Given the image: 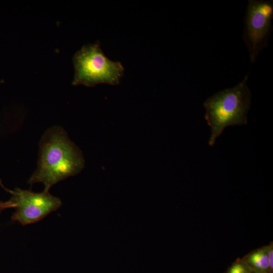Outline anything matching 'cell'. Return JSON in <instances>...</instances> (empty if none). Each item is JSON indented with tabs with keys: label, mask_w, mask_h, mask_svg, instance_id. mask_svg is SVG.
<instances>
[{
	"label": "cell",
	"mask_w": 273,
	"mask_h": 273,
	"mask_svg": "<svg viewBox=\"0 0 273 273\" xmlns=\"http://www.w3.org/2000/svg\"><path fill=\"white\" fill-rule=\"evenodd\" d=\"M0 186H2L4 189H5L7 191L9 192V190L6 189L4 185H3L2 180L0 179Z\"/></svg>",
	"instance_id": "cell-10"
},
{
	"label": "cell",
	"mask_w": 273,
	"mask_h": 273,
	"mask_svg": "<svg viewBox=\"0 0 273 273\" xmlns=\"http://www.w3.org/2000/svg\"><path fill=\"white\" fill-rule=\"evenodd\" d=\"M75 74L72 84L94 86L99 83L117 85L124 75L120 62H114L103 53L99 41L84 45L73 57Z\"/></svg>",
	"instance_id": "cell-3"
},
{
	"label": "cell",
	"mask_w": 273,
	"mask_h": 273,
	"mask_svg": "<svg viewBox=\"0 0 273 273\" xmlns=\"http://www.w3.org/2000/svg\"><path fill=\"white\" fill-rule=\"evenodd\" d=\"M252 271L245 262L238 259L229 268L227 273H252Z\"/></svg>",
	"instance_id": "cell-7"
},
{
	"label": "cell",
	"mask_w": 273,
	"mask_h": 273,
	"mask_svg": "<svg viewBox=\"0 0 273 273\" xmlns=\"http://www.w3.org/2000/svg\"><path fill=\"white\" fill-rule=\"evenodd\" d=\"M248 77L246 75L235 86L217 92L204 102L205 118L211 130L209 146L214 145L226 127L247 123L251 98Z\"/></svg>",
	"instance_id": "cell-2"
},
{
	"label": "cell",
	"mask_w": 273,
	"mask_h": 273,
	"mask_svg": "<svg viewBox=\"0 0 273 273\" xmlns=\"http://www.w3.org/2000/svg\"><path fill=\"white\" fill-rule=\"evenodd\" d=\"M9 192L12 195L10 200L15 205L12 219L23 225L40 220L62 204L59 198L47 191L34 193L16 188Z\"/></svg>",
	"instance_id": "cell-5"
},
{
	"label": "cell",
	"mask_w": 273,
	"mask_h": 273,
	"mask_svg": "<svg viewBox=\"0 0 273 273\" xmlns=\"http://www.w3.org/2000/svg\"><path fill=\"white\" fill-rule=\"evenodd\" d=\"M273 18L272 1H248L245 17L243 39L251 63L267 46Z\"/></svg>",
	"instance_id": "cell-4"
},
{
	"label": "cell",
	"mask_w": 273,
	"mask_h": 273,
	"mask_svg": "<svg viewBox=\"0 0 273 273\" xmlns=\"http://www.w3.org/2000/svg\"><path fill=\"white\" fill-rule=\"evenodd\" d=\"M252 273H266V272H259V271H255L253 270Z\"/></svg>",
	"instance_id": "cell-11"
},
{
	"label": "cell",
	"mask_w": 273,
	"mask_h": 273,
	"mask_svg": "<svg viewBox=\"0 0 273 273\" xmlns=\"http://www.w3.org/2000/svg\"><path fill=\"white\" fill-rule=\"evenodd\" d=\"M15 204L11 201L3 202L0 201V214L5 209L10 208H15Z\"/></svg>",
	"instance_id": "cell-9"
},
{
	"label": "cell",
	"mask_w": 273,
	"mask_h": 273,
	"mask_svg": "<svg viewBox=\"0 0 273 273\" xmlns=\"http://www.w3.org/2000/svg\"><path fill=\"white\" fill-rule=\"evenodd\" d=\"M267 255L269 270L271 273L273 272V243L271 242L267 245Z\"/></svg>",
	"instance_id": "cell-8"
},
{
	"label": "cell",
	"mask_w": 273,
	"mask_h": 273,
	"mask_svg": "<svg viewBox=\"0 0 273 273\" xmlns=\"http://www.w3.org/2000/svg\"><path fill=\"white\" fill-rule=\"evenodd\" d=\"M84 165L81 153L66 132L62 128L53 127L42 138L37 167L28 182L42 183L44 191L49 192L58 182L78 173Z\"/></svg>",
	"instance_id": "cell-1"
},
{
	"label": "cell",
	"mask_w": 273,
	"mask_h": 273,
	"mask_svg": "<svg viewBox=\"0 0 273 273\" xmlns=\"http://www.w3.org/2000/svg\"><path fill=\"white\" fill-rule=\"evenodd\" d=\"M242 260L253 270L271 273L268 264L267 246L253 250L245 256Z\"/></svg>",
	"instance_id": "cell-6"
}]
</instances>
